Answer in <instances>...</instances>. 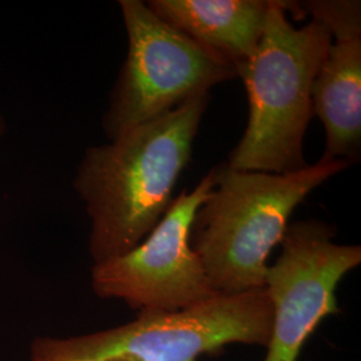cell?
<instances>
[{
  "instance_id": "cell-1",
  "label": "cell",
  "mask_w": 361,
  "mask_h": 361,
  "mask_svg": "<svg viewBox=\"0 0 361 361\" xmlns=\"http://www.w3.org/2000/svg\"><path fill=\"white\" fill-rule=\"evenodd\" d=\"M209 102V92L198 95L106 145L86 149L74 190L90 217L94 264L128 253L165 216Z\"/></svg>"
},
{
  "instance_id": "cell-2",
  "label": "cell",
  "mask_w": 361,
  "mask_h": 361,
  "mask_svg": "<svg viewBox=\"0 0 361 361\" xmlns=\"http://www.w3.org/2000/svg\"><path fill=\"white\" fill-rule=\"evenodd\" d=\"M350 166L319 161L290 174L243 171L226 162L212 169L213 190L194 216L190 246L217 295L265 288L271 249L307 195Z\"/></svg>"
},
{
  "instance_id": "cell-3",
  "label": "cell",
  "mask_w": 361,
  "mask_h": 361,
  "mask_svg": "<svg viewBox=\"0 0 361 361\" xmlns=\"http://www.w3.org/2000/svg\"><path fill=\"white\" fill-rule=\"evenodd\" d=\"M304 13L296 1L273 0L257 50L237 70L245 85V133L226 164L243 171L290 174L308 168L304 137L313 116L312 86L332 43L322 25L293 26Z\"/></svg>"
},
{
  "instance_id": "cell-4",
  "label": "cell",
  "mask_w": 361,
  "mask_h": 361,
  "mask_svg": "<svg viewBox=\"0 0 361 361\" xmlns=\"http://www.w3.org/2000/svg\"><path fill=\"white\" fill-rule=\"evenodd\" d=\"M271 322L265 288L216 295L186 310H141L131 323L91 335L37 338L28 361H198L229 344L267 347Z\"/></svg>"
},
{
  "instance_id": "cell-5",
  "label": "cell",
  "mask_w": 361,
  "mask_h": 361,
  "mask_svg": "<svg viewBox=\"0 0 361 361\" xmlns=\"http://www.w3.org/2000/svg\"><path fill=\"white\" fill-rule=\"evenodd\" d=\"M128 55L102 128L113 141L180 104L237 78L235 67L157 16L141 0H121Z\"/></svg>"
},
{
  "instance_id": "cell-6",
  "label": "cell",
  "mask_w": 361,
  "mask_h": 361,
  "mask_svg": "<svg viewBox=\"0 0 361 361\" xmlns=\"http://www.w3.org/2000/svg\"><path fill=\"white\" fill-rule=\"evenodd\" d=\"M209 171L192 192L182 190L147 237L128 253L94 264L91 285L102 298L140 310H186L216 296L190 246L194 216L213 190Z\"/></svg>"
},
{
  "instance_id": "cell-7",
  "label": "cell",
  "mask_w": 361,
  "mask_h": 361,
  "mask_svg": "<svg viewBox=\"0 0 361 361\" xmlns=\"http://www.w3.org/2000/svg\"><path fill=\"white\" fill-rule=\"evenodd\" d=\"M335 235V226L320 219L288 225L281 255L265 274L273 322L264 361H297L320 322L338 313L336 289L360 265L361 247L336 244Z\"/></svg>"
},
{
  "instance_id": "cell-8",
  "label": "cell",
  "mask_w": 361,
  "mask_h": 361,
  "mask_svg": "<svg viewBox=\"0 0 361 361\" xmlns=\"http://www.w3.org/2000/svg\"><path fill=\"white\" fill-rule=\"evenodd\" d=\"M304 11L332 38L312 86L313 114L326 134L320 161L352 165L361 154V3L310 0L304 1Z\"/></svg>"
},
{
  "instance_id": "cell-9",
  "label": "cell",
  "mask_w": 361,
  "mask_h": 361,
  "mask_svg": "<svg viewBox=\"0 0 361 361\" xmlns=\"http://www.w3.org/2000/svg\"><path fill=\"white\" fill-rule=\"evenodd\" d=\"M273 0H150L147 7L198 44L246 63L264 35Z\"/></svg>"
},
{
  "instance_id": "cell-10",
  "label": "cell",
  "mask_w": 361,
  "mask_h": 361,
  "mask_svg": "<svg viewBox=\"0 0 361 361\" xmlns=\"http://www.w3.org/2000/svg\"><path fill=\"white\" fill-rule=\"evenodd\" d=\"M4 130H6V122H4V118H3L1 113H0V138L4 134Z\"/></svg>"
},
{
  "instance_id": "cell-11",
  "label": "cell",
  "mask_w": 361,
  "mask_h": 361,
  "mask_svg": "<svg viewBox=\"0 0 361 361\" xmlns=\"http://www.w3.org/2000/svg\"><path fill=\"white\" fill-rule=\"evenodd\" d=\"M107 361H131V360H128V359H111V360H107Z\"/></svg>"
}]
</instances>
